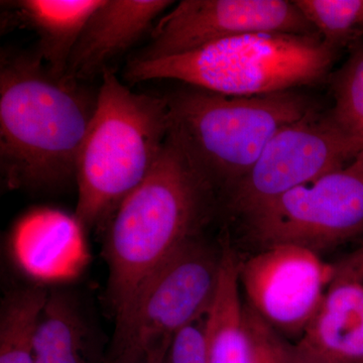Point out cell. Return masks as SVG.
Listing matches in <instances>:
<instances>
[{"label": "cell", "mask_w": 363, "mask_h": 363, "mask_svg": "<svg viewBox=\"0 0 363 363\" xmlns=\"http://www.w3.org/2000/svg\"><path fill=\"white\" fill-rule=\"evenodd\" d=\"M80 82L56 77L37 52L2 50L0 169L9 190L43 193L76 180L96 108Z\"/></svg>", "instance_id": "cell-1"}, {"label": "cell", "mask_w": 363, "mask_h": 363, "mask_svg": "<svg viewBox=\"0 0 363 363\" xmlns=\"http://www.w3.org/2000/svg\"><path fill=\"white\" fill-rule=\"evenodd\" d=\"M214 191L169 131L149 175L105 225L107 305L118 323L145 281L199 236Z\"/></svg>", "instance_id": "cell-2"}, {"label": "cell", "mask_w": 363, "mask_h": 363, "mask_svg": "<svg viewBox=\"0 0 363 363\" xmlns=\"http://www.w3.org/2000/svg\"><path fill=\"white\" fill-rule=\"evenodd\" d=\"M79 154L75 216L85 230L106 225L149 175L171 130L166 97L133 92L108 68Z\"/></svg>", "instance_id": "cell-3"}, {"label": "cell", "mask_w": 363, "mask_h": 363, "mask_svg": "<svg viewBox=\"0 0 363 363\" xmlns=\"http://www.w3.org/2000/svg\"><path fill=\"white\" fill-rule=\"evenodd\" d=\"M171 133L212 190L228 194L279 130L317 109L295 89L227 96L186 86L166 95Z\"/></svg>", "instance_id": "cell-4"}, {"label": "cell", "mask_w": 363, "mask_h": 363, "mask_svg": "<svg viewBox=\"0 0 363 363\" xmlns=\"http://www.w3.org/2000/svg\"><path fill=\"white\" fill-rule=\"evenodd\" d=\"M337 52L318 33H248L180 56L130 60L125 77L171 79L227 96H257L319 83L328 77Z\"/></svg>", "instance_id": "cell-5"}, {"label": "cell", "mask_w": 363, "mask_h": 363, "mask_svg": "<svg viewBox=\"0 0 363 363\" xmlns=\"http://www.w3.org/2000/svg\"><path fill=\"white\" fill-rule=\"evenodd\" d=\"M222 252L198 236L160 267L116 324L105 363H142L168 353L177 332L205 319L218 289Z\"/></svg>", "instance_id": "cell-6"}, {"label": "cell", "mask_w": 363, "mask_h": 363, "mask_svg": "<svg viewBox=\"0 0 363 363\" xmlns=\"http://www.w3.org/2000/svg\"><path fill=\"white\" fill-rule=\"evenodd\" d=\"M264 247L296 245L317 252L363 233V152L342 169L300 186L245 215Z\"/></svg>", "instance_id": "cell-7"}, {"label": "cell", "mask_w": 363, "mask_h": 363, "mask_svg": "<svg viewBox=\"0 0 363 363\" xmlns=\"http://www.w3.org/2000/svg\"><path fill=\"white\" fill-rule=\"evenodd\" d=\"M363 152V133L338 128L315 109L272 138L259 161L227 194V206L250 214L327 174L342 169Z\"/></svg>", "instance_id": "cell-8"}, {"label": "cell", "mask_w": 363, "mask_h": 363, "mask_svg": "<svg viewBox=\"0 0 363 363\" xmlns=\"http://www.w3.org/2000/svg\"><path fill=\"white\" fill-rule=\"evenodd\" d=\"M248 33L316 35L294 1L184 0L162 16L150 44L133 61L180 56L205 45Z\"/></svg>", "instance_id": "cell-9"}, {"label": "cell", "mask_w": 363, "mask_h": 363, "mask_svg": "<svg viewBox=\"0 0 363 363\" xmlns=\"http://www.w3.org/2000/svg\"><path fill=\"white\" fill-rule=\"evenodd\" d=\"M334 276L335 267L317 252L296 245L267 247L240 267L247 304L279 334L298 339L316 315Z\"/></svg>", "instance_id": "cell-10"}, {"label": "cell", "mask_w": 363, "mask_h": 363, "mask_svg": "<svg viewBox=\"0 0 363 363\" xmlns=\"http://www.w3.org/2000/svg\"><path fill=\"white\" fill-rule=\"evenodd\" d=\"M85 231L75 214L51 207L30 210L11 230L14 264L33 284L68 283L84 272L89 260Z\"/></svg>", "instance_id": "cell-11"}, {"label": "cell", "mask_w": 363, "mask_h": 363, "mask_svg": "<svg viewBox=\"0 0 363 363\" xmlns=\"http://www.w3.org/2000/svg\"><path fill=\"white\" fill-rule=\"evenodd\" d=\"M173 4L169 0H104L72 52L66 77L81 82L102 74L109 61L135 44Z\"/></svg>", "instance_id": "cell-12"}, {"label": "cell", "mask_w": 363, "mask_h": 363, "mask_svg": "<svg viewBox=\"0 0 363 363\" xmlns=\"http://www.w3.org/2000/svg\"><path fill=\"white\" fill-rule=\"evenodd\" d=\"M318 363H363V283L335 267L323 301L297 344Z\"/></svg>", "instance_id": "cell-13"}, {"label": "cell", "mask_w": 363, "mask_h": 363, "mask_svg": "<svg viewBox=\"0 0 363 363\" xmlns=\"http://www.w3.org/2000/svg\"><path fill=\"white\" fill-rule=\"evenodd\" d=\"M100 339L77 293L49 289L33 339L35 363H105Z\"/></svg>", "instance_id": "cell-14"}, {"label": "cell", "mask_w": 363, "mask_h": 363, "mask_svg": "<svg viewBox=\"0 0 363 363\" xmlns=\"http://www.w3.org/2000/svg\"><path fill=\"white\" fill-rule=\"evenodd\" d=\"M104 0H16L4 2L16 21L39 37L35 52L56 77H64L86 23Z\"/></svg>", "instance_id": "cell-15"}, {"label": "cell", "mask_w": 363, "mask_h": 363, "mask_svg": "<svg viewBox=\"0 0 363 363\" xmlns=\"http://www.w3.org/2000/svg\"><path fill=\"white\" fill-rule=\"evenodd\" d=\"M240 267L235 252L224 247L218 289L205 318L209 363H248Z\"/></svg>", "instance_id": "cell-16"}, {"label": "cell", "mask_w": 363, "mask_h": 363, "mask_svg": "<svg viewBox=\"0 0 363 363\" xmlns=\"http://www.w3.org/2000/svg\"><path fill=\"white\" fill-rule=\"evenodd\" d=\"M49 289L30 284L9 291L0 307V363H35L33 339Z\"/></svg>", "instance_id": "cell-17"}, {"label": "cell", "mask_w": 363, "mask_h": 363, "mask_svg": "<svg viewBox=\"0 0 363 363\" xmlns=\"http://www.w3.org/2000/svg\"><path fill=\"white\" fill-rule=\"evenodd\" d=\"M318 35L334 49L350 47L363 33V0H294Z\"/></svg>", "instance_id": "cell-18"}, {"label": "cell", "mask_w": 363, "mask_h": 363, "mask_svg": "<svg viewBox=\"0 0 363 363\" xmlns=\"http://www.w3.org/2000/svg\"><path fill=\"white\" fill-rule=\"evenodd\" d=\"M334 105L327 112L332 123L353 133H363V40L351 45L350 56L330 75Z\"/></svg>", "instance_id": "cell-19"}, {"label": "cell", "mask_w": 363, "mask_h": 363, "mask_svg": "<svg viewBox=\"0 0 363 363\" xmlns=\"http://www.w3.org/2000/svg\"><path fill=\"white\" fill-rule=\"evenodd\" d=\"M248 363H288L285 339L247 304H243Z\"/></svg>", "instance_id": "cell-20"}, {"label": "cell", "mask_w": 363, "mask_h": 363, "mask_svg": "<svg viewBox=\"0 0 363 363\" xmlns=\"http://www.w3.org/2000/svg\"><path fill=\"white\" fill-rule=\"evenodd\" d=\"M167 358L168 363H209L205 319L177 332Z\"/></svg>", "instance_id": "cell-21"}, {"label": "cell", "mask_w": 363, "mask_h": 363, "mask_svg": "<svg viewBox=\"0 0 363 363\" xmlns=\"http://www.w3.org/2000/svg\"><path fill=\"white\" fill-rule=\"evenodd\" d=\"M338 271L345 272L363 283V245L350 255L343 262L336 266Z\"/></svg>", "instance_id": "cell-22"}, {"label": "cell", "mask_w": 363, "mask_h": 363, "mask_svg": "<svg viewBox=\"0 0 363 363\" xmlns=\"http://www.w3.org/2000/svg\"><path fill=\"white\" fill-rule=\"evenodd\" d=\"M286 357L288 363H318L303 354L297 346L289 342L286 344Z\"/></svg>", "instance_id": "cell-23"}, {"label": "cell", "mask_w": 363, "mask_h": 363, "mask_svg": "<svg viewBox=\"0 0 363 363\" xmlns=\"http://www.w3.org/2000/svg\"><path fill=\"white\" fill-rule=\"evenodd\" d=\"M168 353H162V354H155L147 357L143 360L142 363H168Z\"/></svg>", "instance_id": "cell-24"}]
</instances>
